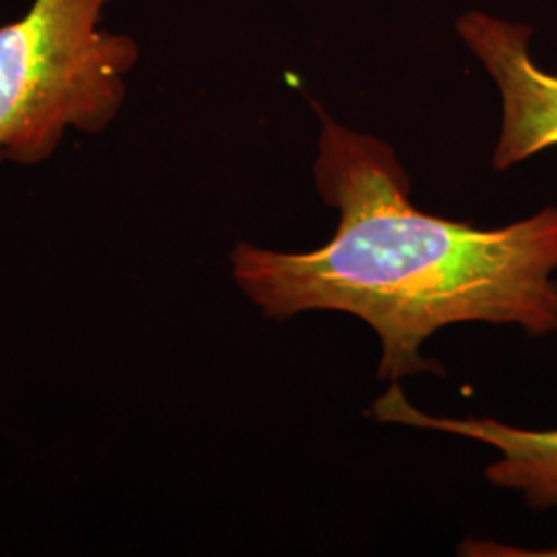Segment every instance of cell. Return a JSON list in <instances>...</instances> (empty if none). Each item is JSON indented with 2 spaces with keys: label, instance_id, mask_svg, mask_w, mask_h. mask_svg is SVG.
<instances>
[{
  "label": "cell",
  "instance_id": "1",
  "mask_svg": "<svg viewBox=\"0 0 557 557\" xmlns=\"http://www.w3.org/2000/svg\"><path fill=\"white\" fill-rule=\"evenodd\" d=\"M320 119L314 180L338 209L335 236L310 252L239 242L230 255L236 285L264 319L358 317L379 335V376L388 380L436 372L421 345L448 324L557 335V207L494 230L423 213L384 140Z\"/></svg>",
  "mask_w": 557,
  "mask_h": 557
},
{
  "label": "cell",
  "instance_id": "2",
  "mask_svg": "<svg viewBox=\"0 0 557 557\" xmlns=\"http://www.w3.org/2000/svg\"><path fill=\"white\" fill-rule=\"evenodd\" d=\"M110 2L34 0L0 25V163L40 165L119 119L139 44L101 25Z\"/></svg>",
  "mask_w": 557,
  "mask_h": 557
},
{
  "label": "cell",
  "instance_id": "3",
  "mask_svg": "<svg viewBox=\"0 0 557 557\" xmlns=\"http://www.w3.org/2000/svg\"><path fill=\"white\" fill-rule=\"evenodd\" d=\"M457 34L502 96L494 168L504 172L557 147V75L545 73L531 59V29L483 11H469L458 17Z\"/></svg>",
  "mask_w": 557,
  "mask_h": 557
},
{
  "label": "cell",
  "instance_id": "4",
  "mask_svg": "<svg viewBox=\"0 0 557 557\" xmlns=\"http://www.w3.org/2000/svg\"><path fill=\"white\" fill-rule=\"evenodd\" d=\"M374 416L380 421L446 432L496 448L499 458L485 471L490 483L518 492L535 510L556 508L557 428L524 430L492 418H434L416 409L397 384L374 403Z\"/></svg>",
  "mask_w": 557,
  "mask_h": 557
},
{
  "label": "cell",
  "instance_id": "5",
  "mask_svg": "<svg viewBox=\"0 0 557 557\" xmlns=\"http://www.w3.org/2000/svg\"><path fill=\"white\" fill-rule=\"evenodd\" d=\"M465 556H494V557H557V549L547 552H535V549H520V547H506L492 541H467L462 545Z\"/></svg>",
  "mask_w": 557,
  "mask_h": 557
}]
</instances>
